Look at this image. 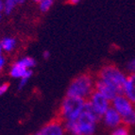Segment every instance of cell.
<instances>
[{
  "label": "cell",
  "instance_id": "6da1fadb",
  "mask_svg": "<svg viewBox=\"0 0 135 135\" xmlns=\"http://www.w3.org/2000/svg\"><path fill=\"white\" fill-rule=\"evenodd\" d=\"M126 73L113 64H107L99 70L95 82V91L113 100L116 95H123Z\"/></svg>",
  "mask_w": 135,
  "mask_h": 135
},
{
  "label": "cell",
  "instance_id": "7a4b0ae2",
  "mask_svg": "<svg viewBox=\"0 0 135 135\" xmlns=\"http://www.w3.org/2000/svg\"><path fill=\"white\" fill-rule=\"evenodd\" d=\"M100 120L86 102L84 110L75 121L64 122L65 131L70 135H95Z\"/></svg>",
  "mask_w": 135,
  "mask_h": 135
},
{
  "label": "cell",
  "instance_id": "3957f363",
  "mask_svg": "<svg viewBox=\"0 0 135 135\" xmlns=\"http://www.w3.org/2000/svg\"><path fill=\"white\" fill-rule=\"evenodd\" d=\"M95 79L92 75L87 73L79 75L70 82L66 91V95L87 100L95 91Z\"/></svg>",
  "mask_w": 135,
  "mask_h": 135
},
{
  "label": "cell",
  "instance_id": "277c9868",
  "mask_svg": "<svg viewBox=\"0 0 135 135\" xmlns=\"http://www.w3.org/2000/svg\"><path fill=\"white\" fill-rule=\"evenodd\" d=\"M86 100L66 95L59 109V119L64 122L75 121L79 118L85 107Z\"/></svg>",
  "mask_w": 135,
  "mask_h": 135
},
{
  "label": "cell",
  "instance_id": "5b68a950",
  "mask_svg": "<svg viewBox=\"0 0 135 135\" xmlns=\"http://www.w3.org/2000/svg\"><path fill=\"white\" fill-rule=\"evenodd\" d=\"M86 102L99 118H101L102 115L110 108V99L105 97L103 95H101L100 93L97 92V91H94L92 93V95L89 97Z\"/></svg>",
  "mask_w": 135,
  "mask_h": 135
},
{
  "label": "cell",
  "instance_id": "8992f818",
  "mask_svg": "<svg viewBox=\"0 0 135 135\" xmlns=\"http://www.w3.org/2000/svg\"><path fill=\"white\" fill-rule=\"evenodd\" d=\"M110 106L119 113L122 119L126 118L135 110V105L124 95H118L110 100Z\"/></svg>",
  "mask_w": 135,
  "mask_h": 135
},
{
  "label": "cell",
  "instance_id": "52a82bcc",
  "mask_svg": "<svg viewBox=\"0 0 135 135\" xmlns=\"http://www.w3.org/2000/svg\"><path fill=\"white\" fill-rule=\"evenodd\" d=\"M65 132L63 122L60 119H54L45 124L33 135H64Z\"/></svg>",
  "mask_w": 135,
  "mask_h": 135
},
{
  "label": "cell",
  "instance_id": "ba28073f",
  "mask_svg": "<svg viewBox=\"0 0 135 135\" xmlns=\"http://www.w3.org/2000/svg\"><path fill=\"white\" fill-rule=\"evenodd\" d=\"M100 120L103 122L104 126L110 128V129L122 125V117L112 106L106 113L102 115Z\"/></svg>",
  "mask_w": 135,
  "mask_h": 135
},
{
  "label": "cell",
  "instance_id": "9c48e42d",
  "mask_svg": "<svg viewBox=\"0 0 135 135\" xmlns=\"http://www.w3.org/2000/svg\"><path fill=\"white\" fill-rule=\"evenodd\" d=\"M123 95L135 105V74L128 75L125 82Z\"/></svg>",
  "mask_w": 135,
  "mask_h": 135
},
{
  "label": "cell",
  "instance_id": "30bf717a",
  "mask_svg": "<svg viewBox=\"0 0 135 135\" xmlns=\"http://www.w3.org/2000/svg\"><path fill=\"white\" fill-rule=\"evenodd\" d=\"M26 0H5L4 2V11L5 13L9 15L12 12L16 5H20L25 3Z\"/></svg>",
  "mask_w": 135,
  "mask_h": 135
},
{
  "label": "cell",
  "instance_id": "8fae6325",
  "mask_svg": "<svg viewBox=\"0 0 135 135\" xmlns=\"http://www.w3.org/2000/svg\"><path fill=\"white\" fill-rule=\"evenodd\" d=\"M28 69L22 67V66L18 65L17 63H14L11 69V76L14 79H21L23 78V76L25 75V73L27 72Z\"/></svg>",
  "mask_w": 135,
  "mask_h": 135
},
{
  "label": "cell",
  "instance_id": "7c38bea8",
  "mask_svg": "<svg viewBox=\"0 0 135 135\" xmlns=\"http://www.w3.org/2000/svg\"><path fill=\"white\" fill-rule=\"evenodd\" d=\"M18 65L22 66V67L26 68V69H31L34 66L36 65V61L31 57H25V58L21 59L18 61H16Z\"/></svg>",
  "mask_w": 135,
  "mask_h": 135
},
{
  "label": "cell",
  "instance_id": "4fadbf2b",
  "mask_svg": "<svg viewBox=\"0 0 135 135\" xmlns=\"http://www.w3.org/2000/svg\"><path fill=\"white\" fill-rule=\"evenodd\" d=\"M0 45L2 46V49H4L5 51L9 52L14 49V47H15V45H16V41H15V39H13V38L7 37V38H4L1 41Z\"/></svg>",
  "mask_w": 135,
  "mask_h": 135
},
{
  "label": "cell",
  "instance_id": "5bb4252c",
  "mask_svg": "<svg viewBox=\"0 0 135 135\" xmlns=\"http://www.w3.org/2000/svg\"><path fill=\"white\" fill-rule=\"evenodd\" d=\"M110 135H131V133H129V128L122 124L117 128H113Z\"/></svg>",
  "mask_w": 135,
  "mask_h": 135
},
{
  "label": "cell",
  "instance_id": "9a60e30c",
  "mask_svg": "<svg viewBox=\"0 0 135 135\" xmlns=\"http://www.w3.org/2000/svg\"><path fill=\"white\" fill-rule=\"evenodd\" d=\"M54 4V0H41L39 2V9L42 12L48 11Z\"/></svg>",
  "mask_w": 135,
  "mask_h": 135
},
{
  "label": "cell",
  "instance_id": "2e32d148",
  "mask_svg": "<svg viewBox=\"0 0 135 135\" xmlns=\"http://www.w3.org/2000/svg\"><path fill=\"white\" fill-rule=\"evenodd\" d=\"M32 74H33V72H32L31 69H28L27 72L25 73V75L23 76L22 79H20V82H19V84H18V89H19V90H22V89H24V87L27 85L28 79L31 78Z\"/></svg>",
  "mask_w": 135,
  "mask_h": 135
},
{
  "label": "cell",
  "instance_id": "e0dca14e",
  "mask_svg": "<svg viewBox=\"0 0 135 135\" xmlns=\"http://www.w3.org/2000/svg\"><path fill=\"white\" fill-rule=\"evenodd\" d=\"M122 124L124 125V126L128 127V128L135 126V110L131 114L127 116L126 118H123V119H122Z\"/></svg>",
  "mask_w": 135,
  "mask_h": 135
},
{
  "label": "cell",
  "instance_id": "ac0fdd59",
  "mask_svg": "<svg viewBox=\"0 0 135 135\" xmlns=\"http://www.w3.org/2000/svg\"><path fill=\"white\" fill-rule=\"evenodd\" d=\"M126 71L128 75L135 74V57L127 62L126 64Z\"/></svg>",
  "mask_w": 135,
  "mask_h": 135
},
{
  "label": "cell",
  "instance_id": "d6986e66",
  "mask_svg": "<svg viewBox=\"0 0 135 135\" xmlns=\"http://www.w3.org/2000/svg\"><path fill=\"white\" fill-rule=\"evenodd\" d=\"M9 83H3L0 85V97L4 95L5 93L9 90Z\"/></svg>",
  "mask_w": 135,
  "mask_h": 135
},
{
  "label": "cell",
  "instance_id": "ffe728a7",
  "mask_svg": "<svg viewBox=\"0 0 135 135\" xmlns=\"http://www.w3.org/2000/svg\"><path fill=\"white\" fill-rule=\"evenodd\" d=\"M43 57H44V59H45V60H48V59L50 58V52L48 51V50H45V51H44Z\"/></svg>",
  "mask_w": 135,
  "mask_h": 135
},
{
  "label": "cell",
  "instance_id": "44dd1931",
  "mask_svg": "<svg viewBox=\"0 0 135 135\" xmlns=\"http://www.w3.org/2000/svg\"><path fill=\"white\" fill-rule=\"evenodd\" d=\"M4 64H5V59H4V57L1 55V56H0V71H1V69L3 68Z\"/></svg>",
  "mask_w": 135,
  "mask_h": 135
},
{
  "label": "cell",
  "instance_id": "7402d4cb",
  "mask_svg": "<svg viewBox=\"0 0 135 135\" xmlns=\"http://www.w3.org/2000/svg\"><path fill=\"white\" fill-rule=\"evenodd\" d=\"M81 0H68V3L71 5H78Z\"/></svg>",
  "mask_w": 135,
  "mask_h": 135
},
{
  "label": "cell",
  "instance_id": "603a6c76",
  "mask_svg": "<svg viewBox=\"0 0 135 135\" xmlns=\"http://www.w3.org/2000/svg\"><path fill=\"white\" fill-rule=\"evenodd\" d=\"M2 11H4V3L0 0V12H1Z\"/></svg>",
  "mask_w": 135,
  "mask_h": 135
},
{
  "label": "cell",
  "instance_id": "cb8c5ba5",
  "mask_svg": "<svg viewBox=\"0 0 135 135\" xmlns=\"http://www.w3.org/2000/svg\"><path fill=\"white\" fill-rule=\"evenodd\" d=\"M2 46H1V45H0V56H1V53H2Z\"/></svg>",
  "mask_w": 135,
  "mask_h": 135
},
{
  "label": "cell",
  "instance_id": "d4e9b609",
  "mask_svg": "<svg viewBox=\"0 0 135 135\" xmlns=\"http://www.w3.org/2000/svg\"><path fill=\"white\" fill-rule=\"evenodd\" d=\"M33 1H35V2H37V3H39L41 1V0H33Z\"/></svg>",
  "mask_w": 135,
  "mask_h": 135
},
{
  "label": "cell",
  "instance_id": "484cf974",
  "mask_svg": "<svg viewBox=\"0 0 135 135\" xmlns=\"http://www.w3.org/2000/svg\"><path fill=\"white\" fill-rule=\"evenodd\" d=\"M1 18H2V15H1V12H0V20H1Z\"/></svg>",
  "mask_w": 135,
  "mask_h": 135
}]
</instances>
